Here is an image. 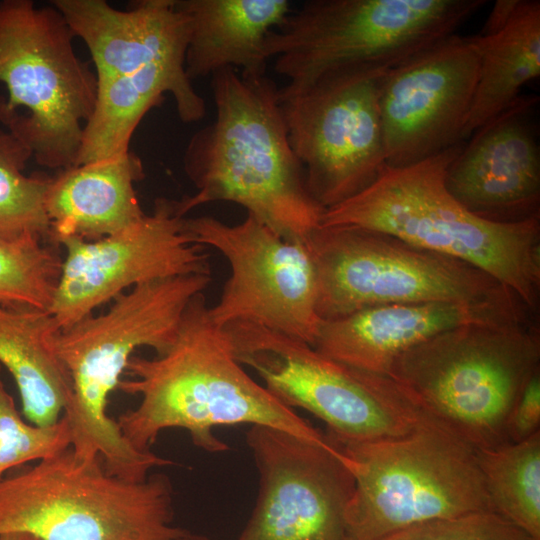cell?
Wrapping results in <instances>:
<instances>
[{
  "label": "cell",
  "instance_id": "obj_1",
  "mask_svg": "<svg viewBox=\"0 0 540 540\" xmlns=\"http://www.w3.org/2000/svg\"><path fill=\"white\" fill-rule=\"evenodd\" d=\"M211 76L216 117L186 146L183 166L197 191L177 200L180 214L232 202L283 239L307 244L325 210L289 142L279 88L266 75L243 77L233 68Z\"/></svg>",
  "mask_w": 540,
  "mask_h": 540
},
{
  "label": "cell",
  "instance_id": "obj_2",
  "mask_svg": "<svg viewBox=\"0 0 540 540\" xmlns=\"http://www.w3.org/2000/svg\"><path fill=\"white\" fill-rule=\"evenodd\" d=\"M203 293L187 306L170 347L153 358L132 356L118 389L139 395V404L117 421L137 450L150 451L169 428L187 431L193 444L218 453L229 447L213 432L218 426L266 425L314 441L327 433L279 402L234 357L221 327L210 319Z\"/></svg>",
  "mask_w": 540,
  "mask_h": 540
},
{
  "label": "cell",
  "instance_id": "obj_3",
  "mask_svg": "<svg viewBox=\"0 0 540 540\" xmlns=\"http://www.w3.org/2000/svg\"><path fill=\"white\" fill-rule=\"evenodd\" d=\"M211 275L189 274L138 284L114 298L109 310L59 330L53 349L71 385L62 417L71 449L84 459L100 458L112 475L143 481L150 471L173 464L151 451L135 449L107 412L109 397L135 350L163 354L173 343L190 301L203 293Z\"/></svg>",
  "mask_w": 540,
  "mask_h": 540
},
{
  "label": "cell",
  "instance_id": "obj_4",
  "mask_svg": "<svg viewBox=\"0 0 540 540\" xmlns=\"http://www.w3.org/2000/svg\"><path fill=\"white\" fill-rule=\"evenodd\" d=\"M464 143L410 165L387 166L367 188L325 210L320 226L385 233L470 263L535 313L540 297V218L496 222L458 202L445 177Z\"/></svg>",
  "mask_w": 540,
  "mask_h": 540
},
{
  "label": "cell",
  "instance_id": "obj_5",
  "mask_svg": "<svg viewBox=\"0 0 540 540\" xmlns=\"http://www.w3.org/2000/svg\"><path fill=\"white\" fill-rule=\"evenodd\" d=\"M538 370L540 331L529 319L446 330L399 355L386 377L425 419L479 451L511 443L509 415Z\"/></svg>",
  "mask_w": 540,
  "mask_h": 540
},
{
  "label": "cell",
  "instance_id": "obj_6",
  "mask_svg": "<svg viewBox=\"0 0 540 540\" xmlns=\"http://www.w3.org/2000/svg\"><path fill=\"white\" fill-rule=\"evenodd\" d=\"M172 486L163 474L139 482L110 474L71 447L0 480V536L40 540H175Z\"/></svg>",
  "mask_w": 540,
  "mask_h": 540
},
{
  "label": "cell",
  "instance_id": "obj_7",
  "mask_svg": "<svg viewBox=\"0 0 540 540\" xmlns=\"http://www.w3.org/2000/svg\"><path fill=\"white\" fill-rule=\"evenodd\" d=\"M74 34L51 4L0 2V122L42 166L76 164L84 127L97 96L89 63L73 47Z\"/></svg>",
  "mask_w": 540,
  "mask_h": 540
},
{
  "label": "cell",
  "instance_id": "obj_8",
  "mask_svg": "<svg viewBox=\"0 0 540 540\" xmlns=\"http://www.w3.org/2000/svg\"><path fill=\"white\" fill-rule=\"evenodd\" d=\"M485 0H310L264 42L267 59L301 88L344 68L391 69L456 34Z\"/></svg>",
  "mask_w": 540,
  "mask_h": 540
},
{
  "label": "cell",
  "instance_id": "obj_9",
  "mask_svg": "<svg viewBox=\"0 0 540 540\" xmlns=\"http://www.w3.org/2000/svg\"><path fill=\"white\" fill-rule=\"evenodd\" d=\"M339 443L355 478L346 512L351 540H379L428 521L494 512L475 450L428 420L401 437Z\"/></svg>",
  "mask_w": 540,
  "mask_h": 540
},
{
  "label": "cell",
  "instance_id": "obj_10",
  "mask_svg": "<svg viewBox=\"0 0 540 540\" xmlns=\"http://www.w3.org/2000/svg\"><path fill=\"white\" fill-rule=\"evenodd\" d=\"M307 244L316 267V308L321 320L390 304L455 302L528 308L474 265L385 233L320 226Z\"/></svg>",
  "mask_w": 540,
  "mask_h": 540
},
{
  "label": "cell",
  "instance_id": "obj_11",
  "mask_svg": "<svg viewBox=\"0 0 540 540\" xmlns=\"http://www.w3.org/2000/svg\"><path fill=\"white\" fill-rule=\"evenodd\" d=\"M235 359L285 406L322 420L342 442L411 433L425 418L386 376L353 369L311 345L249 322L221 327Z\"/></svg>",
  "mask_w": 540,
  "mask_h": 540
},
{
  "label": "cell",
  "instance_id": "obj_12",
  "mask_svg": "<svg viewBox=\"0 0 540 540\" xmlns=\"http://www.w3.org/2000/svg\"><path fill=\"white\" fill-rule=\"evenodd\" d=\"M388 70L344 68L298 89L279 88L289 142L324 210L367 188L387 167L379 95Z\"/></svg>",
  "mask_w": 540,
  "mask_h": 540
},
{
  "label": "cell",
  "instance_id": "obj_13",
  "mask_svg": "<svg viewBox=\"0 0 540 540\" xmlns=\"http://www.w3.org/2000/svg\"><path fill=\"white\" fill-rule=\"evenodd\" d=\"M186 224L196 243L218 250L230 266L218 302L208 309L216 326L249 322L314 345L321 319L308 244L283 239L249 214L236 225L211 216Z\"/></svg>",
  "mask_w": 540,
  "mask_h": 540
},
{
  "label": "cell",
  "instance_id": "obj_14",
  "mask_svg": "<svg viewBox=\"0 0 540 540\" xmlns=\"http://www.w3.org/2000/svg\"><path fill=\"white\" fill-rule=\"evenodd\" d=\"M252 425L246 442L259 473L256 505L237 540H351L346 512L355 478L339 441Z\"/></svg>",
  "mask_w": 540,
  "mask_h": 540
},
{
  "label": "cell",
  "instance_id": "obj_15",
  "mask_svg": "<svg viewBox=\"0 0 540 540\" xmlns=\"http://www.w3.org/2000/svg\"><path fill=\"white\" fill-rule=\"evenodd\" d=\"M177 200L157 198L153 211L95 241L66 239V256L50 313L59 330L138 284L189 274H210L209 257L187 229Z\"/></svg>",
  "mask_w": 540,
  "mask_h": 540
},
{
  "label": "cell",
  "instance_id": "obj_16",
  "mask_svg": "<svg viewBox=\"0 0 540 540\" xmlns=\"http://www.w3.org/2000/svg\"><path fill=\"white\" fill-rule=\"evenodd\" d=\"M478 72L472 37L454 34L385 73L379 109L387 166L410 165L463 142Z\"/></svg>",
  "mask_w": 540,
  "mask_h": 540
},
{
  "label": "cell",
  "instance_id": "obj_17",
  "mask_svg": "<svg viewBox=\"0 0 540 540\" xmlns=\"http://www.w3.org/2000/svg\"><path fill=\"white\" fill-rule=\"evenodd\" d=\"M536 102L519 96L450 163L446 187L473 214L496 222L539 216L540 154L530 117Z\"/></svg>",
  "mask_w": 540,
  "mask_h": 540
},
{
  "label": "cell",
  "instance_id": "obj_18",
  "mask_svg": "<svg viewBox=\"0 0 540 540\" xmlns=\"http://www.w3.org/2000/svg\"><path fill=\"white\" fill-rule=\"evenodd\" d=\"M531 314L524 307L455 302L375 306L321 320L312 347L353 369L386 376L399 355L446 330L473 323L529 320Z\"/></svg>",
  "mask_w": 540,
  "mask_h": 540
},
{
  "label": "cell",
  "instance_id": "obj_19",
  "mask_svg": "<svg viewBox=\"0 0 540 540\" xmlns=\"http://www.w3.org/2000/svg\"><path fill=\"white\" fill-rule=\"evenodd\" d=\"M87 46L97 83L158 64H185L189 21L175 0H140L127 10L104 0H54Z\"/></svg>",
  "mask_w": 540,
  "mask_h": 540
},
{
  "label": "cell",
  "instance_id": "obj_20",
  "mask_svg": "<svg viewBox=\"0 0 540 540\" xmlns=\"http://www.w3.org/2000/svg\"><path fill=\"white\" fill-rule=\"evenodd\" d=\"M143 175L140 158L130 150L60 170L50 178L44 198L51 242L95 241L140 220L145 213L135 183Z\"/></svg>",
  "mask_w": 540,
  "mask_h": 540
},
{
  "label": "cell",
  "instance_id": "obj_21",
  "mask_svg": "<svg viewBox=\"0 0 540 540\" xmlns=\"http://www.w3.org/2000/svg\"><path fill=\"white\" fill-rule=\"evenodd\" d=\"M189 21L185 69L193 80L233 68L266 75L264 42L291 11L287 0H175Z\"/></svg>",
  "mask_w": 540,
  "mask_h": 540
},
{
  "label": "cell",
  "instance_id": "obj_22",
  "mask_svg": "<svg viewBox=\"0 0 540 540\" xmlns=\"http://www.w3.org/2000/svg\"><path fill=\"white\" fill-rule=\"evenodd\" d=\"M188 77L184 64H158L139 72L97 83L93 113L87 121L75 165L129 151L132 135L165 94L172 95L179 118L197 122L206 114L205 100Z\"/></svg>",
  "mask_w": 540,
  "mask_h": 540
},
{
  "label": "cell",
  "instance_id": "obj_23",
  "mask_svg": "<svg viewBox=\"0 0 540 540\" xmlns=\"http://www.w3.org/2000/svg\"><path fill=\"white\" fill-rule=\"evenodd\" d=\"M58 331L49 310L0 302V364L14 379L23 415L39 426L58 422L71 394L68 374L52 346Z\"/></svg>",
  "mask_w": 540,
  "mask_h": 540
},
{
  "label": "cell",
  "instance_id": "obj_24",
  "mask_svg": "<svg viewBox=\"0 0 540 540\" xmlns=\"http://www.w3.org/2000/svg\"><path fill=\"white\" fill-rule=\"evenodd\" d=\"M479 54L477 85L463 141L510 106L540 75V1L520 0L504 27L471 36Z\"/></svg>",
  "mask_w": 540,
  "mask_h": 540
},
{
  "label": "cell",
  "instance_id": "obj_25",
  "mask_svg": "<svg viewBox=\"0 0 540 540\" xmlns=\"http://www.w3.org/2000/svg\"><path fill=\"white\" fill-rule=\"evenodd\" d=\"M475 452L493 511L540 540V431Z\"/></svg>",
  "mask_w": 540,
  "mask_h": 540
},
{
  "label": "cell",
  "instance_id": "obj_26",
  "mask_svg": "<svg viewBox=\"0 0 540 540\" xmlns=\"http://www.w3.org/2000/svg\"><path fill=\"white\" fill-rule=\"evenodd\" d=\"M30 149L7 129H0V241H51L44 198L50 178L26 175Z\"/></svg>",
  "mask_w": 540,
  "mask_h": 540
},
{
  "label": "cell",
  "instance_id": "obj_27",
  "mask_svg": "<svg viewBox=\"0 0 540 540\" xmlns=\"http://www.w3.org/2000/svg\"><path fill=\"white\" fill-rule=\"evenodd\" d=\"M58 245L41 241H0V302L49 310L59 282Z\"/></svg>",
  "mask_w": 540,
  "mask_h": 540
},
{
  "label": "cell",
  "instance_id": "obj_28",
  "mask_svg": "<svg viewBox=\"0 0 540 540\" xmlns=\"http://www.w3.org/2000/svg\"><path fill=\"white\" fill-rule=\"evenodd\" d=\"M0 364V480L15 467L52 457L71 447L65 419L48 426L23 420L2 378Z\"/></svg>",
  "mask_w": 540,
  "mask_h": 540
},
{
  "label": "cell",
  "instance_id": "obj_29",
  "mask_svg": "<svg viewBox=\"0 0 540 540\" xmlns=\"http://www.w3.org/2000/svg\"><path fill=\"white\" fill-rule=\"evenodd\" d=\"M379 540H534L492 511L437 519L411 526Z\"/></svg>",
  "mask_w": 540,
  "mask_h": 540
},
{
  "label": "cell",
  "instance_id": "obj_30",
  "mask_svg": "<svg viewBox=\"0 0 540 540\" xmlns=\"http://www.w3.org/2000/svg\"><path fill=\"white\" fill-rule=\"evenodd\" d=\"M540 431V370L527 381L509 415L507 434L511 443Z\"/></svg>",
  "mask_w": 540,
  "mask_h": 540
},
{
  "label": "cell",
  "instance_id": "obj_31",
  "mask_svg": "<svg viewBox=\"0 0 540 540\" xmlns=\"http://www.w3.org/2000/svg\"><path fill=\"white\" fill-rule=\"evenodd\" d=\"M520 0H498L493 5L490 14L479 33L480 35H491L496 33L506 25L516 11Z\"/></svg>",
  "mask_w": 540,
  "mask_h": 540
},
{
  "label": "cell",
  "instance_id": "obj_32",
  "mask_svg": "<svg viewBox=\"0 0 540 540\" xmlns=\"http://www.w3.org/2000/svg\"><path fill=\"white\" fill-rule=\"evenodd\" d=\"M0 540H40L26 533H7L0 536Z\"/></svg>",
  "mask_w": 540,
  "mask_h": 540
},
{
  "label": "cell",
  "instance_id": "obj_33",
  "mask_svg": "<svg viewBox=\"0 0 540 540\" xmlns=\"http://www.w3.org/2000/svg\"><path fill=\"white\" fill-rule=\"evenodd\" d=\"M175 540H210L209 538L205 537V536H200V535H193V534H190L188 532H186L183 536L175 539Z\"/></svg>",
  "mask_w": 540,
  "mask_h": 540
}]
</instances>
